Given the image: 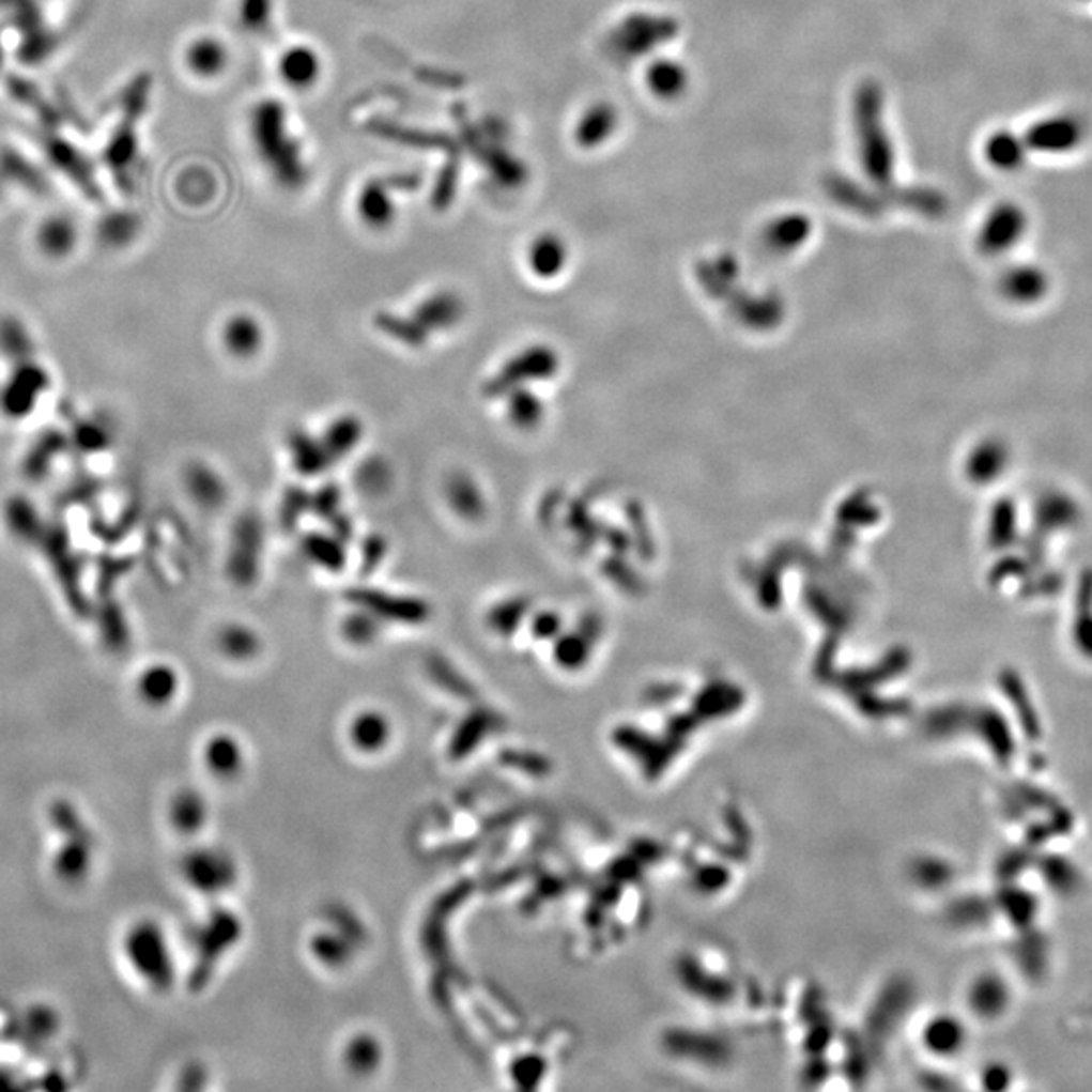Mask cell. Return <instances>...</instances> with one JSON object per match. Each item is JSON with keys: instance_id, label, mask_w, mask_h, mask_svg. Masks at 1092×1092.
<instances>
[{"instance_id": "cell-9", "label": "cell", "mask_w": 1092, "mask_h": 1092, "mask_svg": "<svg viewBox=\"0 0 1092 1092\" xmlns=\"http://www.w3.org/2000/svg\"><path fill=\"white\" fill-rule=\"evenodd\" d=\"M322 57L312 45L296 43L281 51L278 74L281 81L294 92H310L322 77Z\"/></svg>"}, {"instance_id": "cell-10", "label": "cell", "mask_w": 1092, "mask_h": 1092, "mask_svg": "<svg viewBox=\"0 0 1092 1092\" xmlns=\"http://www.w3.org/2000/svg\"><path fill=\"white\" fill-rule=\"evenodd\" d=\"M619 128V111L610 102H593L576 118L573 128L574 144L581 150L605 147Z\"/></svg>"}, {"instance_id": "cell-23", "label": "cell", "mask_w": 1092, "mask_h": 1092, "mask_svg": "<svg viewBox=\"0 0 1092 1092\" xmlns=\"http://www.w3.org/2000/svg\"><path fill=\"white\" fill-rule=\"evenodd\" d=\"M504 401L510 426L517 427L520 431H533L544 419V405L538 399L537 393H533L528 387L510 390L508 395H504Z\"/></svg>"}, {"instance_id": "cell-6", "label": "cell", "mask_w": 1092, "mask_h": 1092, "mask_svg": "<svg viewBox=\"0 0 1092 1092\" xmlns=\"http://www.w3.org/2000/svg\"><path fill=\"white\" fill-rule=\"evenodd\" d=\"M344 739L360 757H379L395 741V722L379 706H365L352 714L344 726Z\"/></svg>"}, {"instance_id": "cell-36", "label": "cell", "mask_w": 1092, "mask_h": 1092, "mask_svg": "<svg viewBox=\"0 0 1092 1092\" xmlns=\"http://www.w3.org/2000/svg\"><path fill=\"white\" fill-rule=\"evenodd\" d=\"M354 481L369 496L383 494L390 486L389 463L385 462L383 458L365 460V463L358 467V472L354 474Z\"/></svg>"}, {"instance_id": "cell-12", "label": "cell", "mask_w": 1092, "mask_h": 1092, "mask_svg": "<svg viewBox=\"0 0 1092 1092\" xmlns=\"http://www.w3.org/2000/svg\"><path fill=\"white\" fill-rule=\"evenodd\" d=\"M411 316L426 328L427 333H447L462 324L465 302L453 290H440L421 299Z\"/></svg>"}, {"instance_id": "cell-15", "label": "cell", "mask_w": 1092, "mask_h": 1092, "mask_svg": "<svg viewBox=\"0 0 1092 1092\" xmlns=\"http://www.w3.org/2000/svg\"><path fill=\"white\" fill-rule=\"evenodd\" d=\"M445 501L451 512L465 522H478L486 514V498L472 474L458 470L444 483Z\"/></svg>"}, {"instance_id": "cell-31", "label": "cell", "mask_w": 1092, "mask_h": 1092, "mask_svg": "<svg viewBox=\"0 0 1092 1092\" xmlns=\"http://www.w3.org/2000/svg\"><path fill=\"white\" fill-rule=\"evenodd\" d=\"M75 241V225L67 217H49L39 227V247L49 258H65L72 253Z\"/></svg>"}, {"instance_id": "cell-40", "label": "cell", "mask_w": 1092, "mask_h": 1092, "mask_svg": "<svg viewBox=\"0 0 1092 1092\" xmlns=\"http://www.w3.org/2000/svg\"><path fill=\"white\" fill-rule=\"evenodd\" d=\"M6 519L11 524V530L20 538H31L37 535L39 519L31 504L22 498H15L6 508Z\"/></svg>"}, {"instance_id": "cell-39", "label": "cell", "mask_w": 1092, "mask_h": 1092, "mask_svg": "<svg viewBox=\"0 0 1092 1092\" xmlns=\"http://www.w3.org/2000/svg\"><path fill=\"white\" fill-rule=\"evenodd\" d=\"M312 494H308L306 490L302 488H290L281 501V510H279V520H281V526L286 530H292L296 528L297 520L302 519L306 512H310L312 508Z\"/></svg>"}, {"instance_id": "cell-19", "label": "cell", "mask_w": 1092, "mask_h": 1092, "mask_svg": "<svg viewBox=\"0 0 1092 1092\" xmlns=\"http://www.w3.org/2000/svg\"><path fill=\"white\" fill-rule=\"evenodd\" d=\"M185 486L190 498L206 510L219 508L227 498V483L206 463L195 462L186 467Z\"/></svg>"}, {"instance_id": "cell-43", "label": "cell", "mask_w": 1092, "mask_h": 1092, "mask_svg": "<svg viewBox=\"0 0 1092 1092\" xmlns=\"http://www.w3.org/2000/svg\"><path fill=\"white\" fill-rule=\"evenodd\" d=\"M530 631H533L535 637L542 640V642H553L556 635L560 633V619L553 612L538 613L537 617H533Z\"/></svg>"}, {"instance_id": "cell-41", "label": "cell", "mask_w": 1092, "mask_h": 1092, "mask_svg": "<svg viewBox=\"0 0 1092 1092\" xmlns=\"http://www.w3.org/2000/svg\"><path fill=\"white\" fill-rule=\"evenodd\" d=\"M312 508L318 519L330 520L342 512V490L336 483H324L316 494H312Z\"/></svg>"}, {"instance_id": "cell-27", "label": "cell", "mask_w": 1092, "mask_h": 1092, "mask_svg": "<svg viewBox=\"0 0 1092 1092\" xmlns=\"http://www.w3.org/2000/svg\"><path fill=\"white\" fill-rule=\"evenodd\" d=\"M374 326L407 349H421L429 340V333L413 316L405 318L393 312H379L374 316Z\"/></svg>"}, {"instance_id": "cell-20", "label": "cell", "mask_w": 1092, "mask_h": 1092, "mask_svg": "<svg viewBox=\"0 0 1092 1092\" xmlns=\"http://www.w3.org/2000/svg\"><path fill=\"white\" fill-rule=\"evenodd\" d=\"M217 648L235 664H249L260 658L261 637L258 631L245 624H229L217 635Z\"/></svg>"}, {"instance_id": "cell-24", "label": "cell", "mask_w": 1092, "mask_h": 1092, "mask_svg": "<svg viewBox=\"0 0 1092 1092\" xmlns=\"http://www.w3.org/2000/svg\"><path fill=\"white\" fill-rule=\"evenodd\" d=\"M209 819V805L199 791H181L170 805L172 826L185 835L201 832Z\"/></svg>"}, {"instance_id": "cell-34", "label": "cell", "mask_w": 1092, "mask_h": 1092, "mask_svg": "<svg viewBox=\"0 0 1092 1092\" xmlns=\"http://www.w3.org/2000/svg\"><path fill=\"white\" fill-rule=\"evenodd\" d=\"M1005 987L996 978H983L971 989V1005L982 1016L1000 1014L1001 1005H1005Z\"/></svg>"}, {"instance_id": "cell-14", "label": "cell", "mask_w": 1092, "mask_h": 1092, "mask_svg": "<svg viewBox=\"0 0 1092 1092\" xmlns=\"http://www.w3.org/2000/svg\"><path fill=\"white\" fill-rule=\"evenodd\" d=\"M286 445L290 451L292 465L299 476L316 478L326 474L334 465L333 456L328 453L322 437L310 435L304 429H292L288 433Z\"/></svg>"}, {"instance_id": "cell-26", "label": "cell", "mask_w": 1092, "mask_h": 1092, "mask_svg": "<svg viewBox=\"0 0 1092 1092\" xmlns=\"http://www.w3.org/2000/svg\"><path fill=\"white\" fill-rule=\"evenodd\" d=\"M528 612L530 599L524 595H512L490 607V612L486 613V624L494 633L508 637L519 631Z\"/></svg>"}, {"instance_id": "cell-38", "label": "cell", "mask_w": 1092, "mask_h": 1092, "mask_svg": "<svg viewBox=\"0 0 1092 1092\" xmlns=\"http://www.w3.org/2000/svg\"><path fill=\"white\" fill-rule=\"evenodd\" d=\"M0 351L17 363L29 356L31 340H29L27 330L20 326V322L17 320L6 318L0 322Z\"/></svg>"}, {"instance_id": "cell-7", "label": "cell", "mask_w": 1092, "mask_h": 1092, "mask_svg": "<svg viewBox=\"0 0 1092 1092\" xmlns=\"http://www.w3.org/2000/svg\"><path fill=\"white\" fill-rule=\"evenodd\" d=\"M185 876L193 889L215 896L237 885L240 868L231 853L217 848H201L186 858Z\"/></svg>"}, {"instance_id": "cell-16", "label": "cell", "mask_w": 1092, "mask_h": 1092, "mask_svg": "<svg viewBox=\"0 0 1092 1092\" xmlns=\"http://www.w3.org/2000/svg\"><path fill=\"white\" fill-rule=\"evenodd\" d=\"M385 1062V1046L381 1037L367 1030L354 1032L342 1046V1064L356 1078H369L379 1073Z\"/></svg>"}, {"instance_id": "cell-44", "label": "cell", "mask_w": 1092, "mask_h": 1092, "mask_svg": "<svg viewBox=\"0 0 1092 1092\" xmlns=\"http://www.w3.org/2000/svg\"><path fill=\"white\" fill-rule=\"evenodd\" d=\"M330 526H333V535H336V537L340 538L342 542H347V544L351 542L352 537H354V526H352L351 517H347L344 512H340V514H336V517L330 520Z\"/></svg>"}, {"instance_id": "cell-4", "label": "cell", "mask_w": 1092, "mask_h": 1092, "mask_svg": "<svg viewBox=\"0 0 1092 1092\" xmlns=\"http://www.w3.org/2000/svg\"><path fill=\"white\" fill-rule=\"evenodd\" d=\"M344 597L352 607H363L374 613L381 621H395L401 626H421L431 615L429 603L424 599L383 591L376 587H351Z\"/></svg>"}, {"instance_id": "cell-30", "label": "cell", "mask_w": 1092, "mask_h": 1092, "mask_svg": "<svg viewBox=\"0 0 1092 1092\" xmlns=\"http://www.w3.org/2000/svg\"><path fill=\"white\" fill-rule=\"evenodd\" d=\"M923 1040H925L926 1048L933 1055H957L965 1042V1030L957 1019L939 1016V1018L928 1021Z\"/></svg>"}, {"instance_id": "cell-17", "label": "cell", "mask_w": 1092, "mask_h": 1092, "mask_svg": "<svg viewBox=\"0 0 1092 1092\" xmlns=\"http://www.w3.org/2000/svg\"><path fill=\"white\" fill-rule=\"evenodd\" d=\"M221 342L231 356L247 360L260 354L265 342V333L260 320L251 314L231 316L222 324Z\"/></svg>"}, {"instance_id": "cell-35", "label": "cell", "mask_w": 1092, "mask_h": 1092, "mask_svg": "<svg viewBox=\"0 0 1092 1092\" xmlns=\"http://www.w3.org/2000/svg\"><path fill=\"white\" fill-rule=\"evenodd\" d=\"M555 662L556 666L563 667V670H576V667L585 666L587 658H589V648H587V642L585 637L576 635V633H558L555 640Z\"/></svg>"}, {"instance_id": "cell-1", "label": "cell", "mask_w": 1092, "mask_h": 1092, "mask_svg": "<svg viewBox=\"0 0 1092 1092\" xmlns=\"http://www.w3.org/2000/svg\"><path fill=\"white\" fill-rule=\"evenodd\" d=\"M249 138L261 167L281 190L299 193L306 188L310 165L281 99L263 97L251 108Z\"/></svg>"}, {"instance_id": "cell-13", "label": "cell", "mask_w": 1092, "mask_h": 1092, "mask_svg": "<svg viewBox=\"0 0 1092 1092\" xmlns=\"http://www.w3.org/2000/svg\"><path fill=\"white\" fill-rule=\"evenodd\" d=\"M567 261H569V247L565 240L553 231L538 233L537 237L530 241L526 247V265L535 278H558L565 272Z\"/></svg>"}, {"instance_id": "cell-21", "label": "cell", "mask_w": 1092, "mask_h": 1092, "mask_svg": "<svg viewBox=\"0 0 1092 1092\" xmlns=\"http://www.w3.org/2000/svg\"><path fill=\"white\" fill-rule=\"evenodd\" d=\"M365 437V424L356 415H340L333 419L322 433V442L326 445L328 453L333 456L334 463L349 458L352 451L360 445Z\"/></svg>"}, {"instance_id": "cell-42", "label": "cell", "mask_w": 1092, "mask_h": 1092, "mask_svg": "<svg viewBox=\"0 0 1092 1092\" xmlns=\"http://www.w3.org/2000/svg\"><path fill=\"white\" fill-rule=\"evenodd\" d=\"M387 551H389V547H387L385 538H381L379 535L367 538L363 544V571L365 573L374 571L383 563Z\"/></svg>"}, {"instance_id": "cell-3", "label": "cell", "mask_w": 1092, "mask_h": 1092, "mask_svg": "<svg viewBox=\"0 0 1092 1092\" xmlns=\"http://www.w3.org/2000/svg\"><path fill=\"white\" fill-rule=\"evenodd\" d=\"M421 183V176L415 172L389 174L383 179H372L360 188L356 197V213L360 221L374 231H383L395 221L397 204L393 199L395 190H413Z\"/></svg>"}, {"instance_id": "cell-5", "label": "cell", "mask_w": 1092, "mask_h": 1092, "mask_svg": "<svg viewBox=\"0 0 1092 1092\" xmlns=\"http://www.w3.org/2000/svg\"><path fill=\"white\" fill-rule=\"evenodd\" d=\"M263 524L256 514H243L235 522L231 549L227 556V574L240 587H251L261 571L263 556Z\"/></svg>"}, {"instance_id": "cell-2", "label": "cell", "mask_w": 1092, "mask_h": 1092, "mask_svg": "<svg viewBox=\"0 0 1092 1092\" xmlns=\"http://www.w3.org/2000/svg\"><path fill=\"white\" fill-rule=\"evenodd\" d=\"M558 369L556 352L547 344H530L520 352H514L498 371L483 383V395L490 401L504 399L510 390L528 387L530 383H540L555 376Z\"/></svg>"}, {"instance_id": "cell-25", "label": "cell", "mask_w": 1092, "mask_h": 1092, "mask_svg": "<svg viewBox=\"0 0 1092 1092\" xmlns=\"http://www.w3.org/2000/svg\"><path fill=\"white\" fill-rule=\"evenodd\" d=\"M646 79H648L649 90L653 95H658L662 99H676L686 92L690 75L682 63L672 61V59H662L649 67Z\"/></svg>"}, {"instance_id": "cell-11", "label": "cell", "mask_w": 1092, "mask_h": 1092, "mask_svg": "<svg viewBox=\"0 0 1092 1092\" xmlns=\"http://www.w3.org/2000/svg\"><path fill=\"white\" fill-rule=\"evenodd\" d=\"M203 763L209 775L219 781H235L245 771L247 753L235 735L217 733L204 742Z\"/></svg>"}, {"instance_id": "cell-8", "label": "cell", "mask_w": 1092, "mask_h": 1092, "mask_svg": "<svg viewBox=\"0 0 1092 1092\" xmlns=\"http://www.w3.org/2000/svg\"><path fill=\"white\" fill-rule=\"evenodd\" d=\"M49 381L43 369L37 365L20 360L17 369L0 390V409L6 417L22 419L37 405L39 395L47 389Z\"/></svg>"}, {"instance_id": "cell-29", "label": "cell", "mask_w": 1092, "mask_h": 1092, "mask_svg": "<svg viewBox=\"0 0 1092 1092\" xmlns=\"http://www.w3.org/2000/svg\"><path fill=\"white\" fill-rule=\"evenodd\" d=\"M383 626L385 621H381L374 613L363 607H354L349 615H344L340 624V633L344 642L354 648H369L381 637Z\"/></svg>"}, {"instance_id": "cell-18", "label": "cell", "mask_w": 1092, "mask_h": 1092, "mask_svg": "<svg viewBox=\"0 0 1092 1092\" xmlns=\"http://www.w3.org/2000/svg\"><path fill=\"white\" fill-rule=\"evenodd\" d=\"M185 65L190 75L199 79H215L229 65V49L221 39L197 37L186 47Z\"/></svg>"}, {"instance_id": "cell-33", "label": "cell", "mask_w": 1092, "mask_h": 1092, "mask_svg": "<svg viewBox=\"0 0 1092 1092\" xmlns=\"http://www.w3.org/2000/svg\"><path fill=\"white\" fill-rule=\"evenodd\" d=\"M276 17V0H240L237 19L241 29L253 35H263Z\"/></svg>"}, {"instance_id": "cell-32", "label": "cell", "mask_w": 1092, "mask_h": 1092, "mask_svg": "<svg viewBox=\"0 0 1092 1092\" xmlns=\"http://www.w3.org/2000/svg\"><path fill=\"white\" fill-rule=\"evenodd\" d=\"M140 692L149 703L167 704L179 692V676L167 664L149 667L140 678Z\"/></svg>"}, {"instance_id": "cell-28", "label": "cell", "mask_w": 1092, "mask_h": 1092, "mask_svg": "<svg viewBox=\"0 0 1092 1092\" xmlns=\"http://www.w3.org/2000/svg\"><path fill=\"white\" fill-rule=\"evenodd\" d=\"M310 951L316 962L328 969H342L354 957L351 941L338 930H320L310 939Z\"/></svg>"}, {"instance_id": "cell-22", "label": "cell", "mask_w": 1092, "mask_h": 1092, "mask_svg": "<svg viewBox=\"0 0 1092 1092\" xmlns=\"http://www.w3.org/2000/svg\"><path fill=\"white\" fill-rule=\"evenodd\" d=\"M302 553L314 563L316 567L328 571V573H340L347 567V542H342L336 535H324V533H310L302 538Z\"/></svg>"}, {"instance_id": "cell-37", "label": "cell", "mask_w": 1092, "mask_h": 1092, "mask_svg": "<svg viewBox=\"0 0 1092 1092\" xmlns=\"http://www.w3.org/2000/svg\"><path fill=\"white\" fill-rule=\"evenodd\" d=\"M488 172L506 188H519L526 176H528V170L520 163V158L510 156L508 152H496L490 160H488Z\"/></svg>"}]
</instances>
